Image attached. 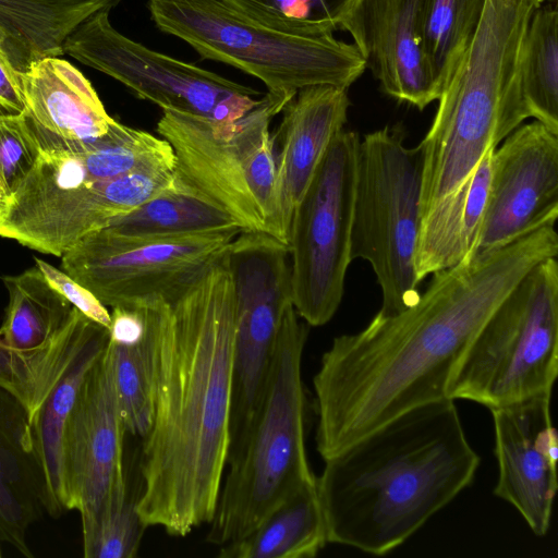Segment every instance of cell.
Returning a JSON list of instances; mask_svg holds the SVG:
<instances>
[{"instance_id":"6da1fadb","label":"cell","mask_w":558,"mask_h":558,"mask_svg":"<svg viewBox=\"0 0 558 558\" xmlns=\"http://www.w3.org/2000/svg\"><path fill=\"white\" fill-rule=\"evenodd\" d=\"M558 254L555 226L436 271L408 308L336 337L313 378L316 448L329 459L396 416L447 398L457 364L537 264Z\"/></svg>"},{"instance_id":"7a4b0ae2","label":"cell","mask_w":558,"mask_h":558,"mask_svg":"<svg viewBox=\"0 0 558 558\" xmlns=\"http://www.w3.org/2000/svg\"><path fill=\"white\" fill-rule=\"evenodd\" d=\"M227 253L171 302L143 298L154 410L137 511L147 527L171 536L210 522L227 468L234 353Z\"/></svg>"},{"instance_id":"3957f363","label":"cell","mask_w":558,"mask_h":558,"mask_svg":"<svg viewBox=\"0 0 558 558\" xmlns=\"http://www.w3.org/2000/svg\"><path fill=\"white\" fill-rule=\"evenodd\" d=\"M478 465L454 400L396 416L325 460L316 485L328 543L392 551L470 486Z\"/></svg>"},{"instance_id":"277c9868","label":"cell","mask_w":558,"mask_h":558,"mask_svg":"<svg viewBox=\"0 0 558 558\" xmlns=\"http://www.w3.org/2000/svg\"><path fill=\"white\" fill-rule=\"evenodd\" d=\"M536 0H486L478 27L463 52L424 140L422 202L453 199L483 156L525 120L520 60Z\"/></svg>"},{"instance_id":"5b68a950","label":"cell","mask_w":558,"mask_h":558,"mask_svg":"<svg viewBox=\"0 0 558 558\" xmlns=\"http://www.w3.org/2000/svg\"><path fill=\"white\" fill-rule=\"evenodd\" d=\"M308 325L293 304L284 312L258 403L228 472L206 542L216 546L248 534L276 506L316 482L305 449L306 396L302 356Z\"/></svg>"},{"instance_id":"8992f818","label":"cell","mask_w":558,"mask_h":558,"mask_svg":"<svg viewBox=\"0 0 558 558\" xmlns=\"http://www.w3.org/2000/svg\"><path fill=\"white\" fill-rule=\"evenodd\" d=\"M295 94L267 92L232 122L162 111L157 133L175 157L174 180L228 215L242 231L288 245L281 227L270 124Z\"/></svg>"},{"instance_id":"52a82bcc","label":"cell","mask_w":558,"mask_h":558,"mask_svg":"<svg viewBox=\"0 0 558 558\" xmlns=\"http://www.w3.org/2000/svg\"><path fill=\"white\" fill-rule=\"evenodd\" d=\"M151 20L204 59L260 80L268 92L296 94L314 85L349 88L366 70L354 44L332 34L303 36L263 25L222 0H149Z\"/></svg>"},{"instance_id":"ba28073f","label":"cell","mask_w":558,"mask_h":558,"mask_svg":"<svg viewBox=\"0 0 558 558\" xmlns=\"http://www.w3.org/2000/svg\"><path fill=\"white\" fill-rule=\"evenodd\" d=\"M558 374V264L531 269L499 304L457 364L447 398L489 410L551 393Z\"/></svg>"},{"instance_id":"9c48e42d","label":"cell","mask_w":558,"mask_h":558,"mask_svg":"<svg viewBox=\"0 0 558 558\" xmlns=\"http://www.w3.org/2000/svg\"><path fill=\"white\" fill-rule=\"evenodd\" d=\"M423 157L404 144L400 126L360 141L351 233V259L369 263L381 290L380 315H393L420 298L415 255L421 229Z\"/></svg>"},{"instance_id":"30bf717a","label":"cell","mask_w":558,"mask_h":558,"mask_svg":"<svg viewBox=\"0 0 558 558\" xmlns=\"http://www.w3.org/2000/svg\"><path fill=\"white\" fill-rule=\"evenodd\" d=\"M173 169L143 168L110 180H90L72 151L40 146L35 165L7 199L0 236L61 257L87 234L171 186Z\"/></svg>"},{"instance_id":"8fae6325","label":"cell","mask_w":558,"mask_h":558,"mask_svg":"<svg viewBox=\"0 0 558 558\" xmlns=\"http://www.w3.org/2000/svg\"><path fill=\"white\" fill-rule=\"evenodd\" d=\"M360 141L353 131L336 134L292 215L288 236L292 303L308 326L327 324L342 301L352 262Z\"/></svg>"},{"instance_id":"7c38bea8","label":"cell","mask_w":558,"mask_h":558,"mask_svg":"<svg viewBox=\"0 0 558 558\" xmlns=\"http://www.w3.org/2000/svg\"><path fill=\"white\" fill-rule=\"evenodd\" d=\"M239 227L173 235H124L108 228L87 234L61 256L64 272L105 306L149 295L171 302L218 262Z\"/></svg>"},{"instance_id":"4fadbf2b","label":"cell","mask_w":558,"mask_h":558,"mask_svg":"<svg viewBox=\"0 0 558 558\" xmlns=\"http://www.w3.org/2000/svg\"><path fill=\"white\" fill-rule=\"evenodd\" d=\"M101 10L64 40L63 52L121 82L162 111L232 122L258 102V90L151 50L119 33Z\"/></svg>"},{"instance_id":"5bb4252c","label":"cell","mask_w":558,"mask_h":558,"mask_svg":"<svg viewBox=\"0 0 558 558\" xmlns=\"http://www.w3.org/2000/svg\"><path fill=\"white\" fill-rule=\"evenodd\" d=\"M227 255L234 290L229 454L250 425L284 312L293 303L287 244L265 232L242 231Z\"/></svg>"},{"instance_id":"9a60e30c","label":"cell","mask_w":558,"mask_h":558,"mask_svg":"<svg viewBox=\"0 0 558 558\" xmlns=\"http://www.w3.org/2000/svg\"><path fill=\"white\" fill-rule=\"evenodd\" d=\"M558 217V134L519 125L494 149L487 206L473 255L508 245Z\"/></svg>"},{"instance_id":"2e32d148","label":"cell","mask_w":558,"mask_h":558,"mask_svg":"<svg viewBox=\"0 0 558 558\" xmlns=\"http://www.w3.org/2000/svg\"><path fill=\"white\" fill-rule=\"evenodd\" d=\"M125 434L108 343L83 380L63 438L65 510L80 512L83 533L99 521L125 474Z\"/></svg>"},{"instance_id":"e0dca14e","label":"cell","mask_w":558,"mask_h":558,"mask_svg":"<svg viewBox=\"0 0 558 558\" xmlns=\"http://www.w3.org/2000/svg\"><path fill=\"white\" fill-rule=\"evenodd\" d=\"M551 393L492 409L498 478L494 493L536 536L547 534L558 487V435Z\"/></svg>"},{"instance_id":"ac0fdd59","label":"cell","mask_w":558,"mask_h":558,"mask_svg":"<svg viewBox=\"0 0 558 558\" xmlns=\"http://www.w3.org/2000/svg\"><path fill=\"white\" fill-rule=\"evenodd\" d=\"M427 3L354 0L340 24V29L351 34L381 89L420 110L438 100L423 47Z\"/></svg>"},{"instance_id":"d6986e66","label":"cell","mask_w":558,"mask_h":558,"mask_svg":"<svg viewBox=\"0 0 558 558\" xmlns=\"http://www.w3.org/2000/svg\"><path fill=\"white\" fill-rule=\"evenodd\" d=\"M349 107L347 88L314 85L300 89L282 110L272 142L278 213L287 238L293 211L331 140L343 129Z\"/></svg>"},{"instance_id":"ffe728a7","label":"cell","mask_w":558,"mask_h":558,"mask_svg":"<svg viewBox=\"0 0 558 558\" xmlns=\"http://www.w3.org/2000/svg\"><path fill=\"white\" fill-rule=\"evenodd\" d=\"M44 512L50 497L29 414L0 387V539L33 557L26 536Z\"/></svg>"},{"instance_id":"44dd1931","label":"cell","mask_w":558,"mask_h":558,"mask_svg":"<svg viewBox=\"0 0 558 558\" xmlns=\"http://www.w3.org/2000/svg\"><path fill=\"white\" fill-rule=\"evenodd\" d=\"M24 116L34 132L94 142L114 124L89 81L70 62L47 57L20 72Z\"/></svg>"},{"instance_id":"7402d4cb","label":"cell","mask_w":558,"mask_h":558,"mask_svg":"<svg viewBox=\"0 0 558 558\" xmlns=\"http://www.w3.org/2000/svg\"><path fill=\"white\" fill-rule=\"evenodd\" d=\"M121 0H0V51L17 72L47 57L63 54L68 36Z\"/></svg>"},{"instance_id":"603a6c76","label":"cell","mask_w":558,"mask_h":558,"mask_svg":"<svg viewBox=\"0 0 558 558\" xmlns=\"http://www.w3.org/2000/svg\"><path fill=\"white\" fill-rule=\"evenodd\" d=\"M109 343L107 327L93 322L63 375L32 418V428L46 473L50 515L65 510L63 474L64 430L83 380Z\"/></svg>"},{"instance_id":"cb8c5ba5","label":"cell","mask_w":558,"mask_h":558,"mask_svg":"<svg viewBox=\"0 0 558 558\" xmlns=\"http://www.w3.org/2000/svg\"><path fill=\"white\" fill-rule=\"evenodd\" d=\"M328 543L316 482L298 489L248 534L220 546L221 558H313Z\"/></svg>"},{"instance_id":"d4e9b609","label":"cell","mask_w":558,"mask_h":558,"mask_svg":"<svg viewBox=\"0 0 558 558\" xmlns=\"http://www.w3.org/2000/svg\"><path fill=\"white\" fill-rule=\"evenodd\" d=\"M93 322L73 307L66 324L39 347L21 350L0 340V387L26 408L31 423L83 343Z\"/></svg>"},{"instance_id":"484cf974","label":"cell","mask_w":558,"mask_h":558,"mask_svg":"<svg viewBox=\"0 0 558 558\" xmlns=\"http://www.w3.org/2000/svg\"><path fill=\"white\" fill-rule=\"evenodd\" d=\"M1 280L9 293L0 327L4 344L21 350L39 347L69 320L74 306L50 286L37 266Z\"/></svg>"},{"instance_id":"4316f807","label":"cell","mask_w":558,"mask_h":558,"mask_svg":"<svg viewBox=\"0 0 558 558\" xmlns=\"http://www.w3.org/2000/svg\"><path fill=\"white\" fill-rule=\"evenodd\" d=\"M39 146H58L72 151L90 180H110L143 168H174L170 144L149 132L116 121L102 137L89 142H70L48 134L36 135Z\"/></svg>"},{"instance_id":"83f0119b","label":"cell","mask_w":558,"mask_h":558,"mask_svg":"<svg viewBox=\"0 0 558 558\" xmlns=\"http://www.w3.org/2000/svg\"><path fill=\"white\" fill-rule=\"evenodd\" d=\"M524 119L534 118L558 134V11L538 7L527 25L520 60Z\"/></svg>"},{"instance_id":"f1b7e54d","label":"cell","mask_w":558,"mask_h":558,"mask_svg":"<svg viewBox=\"0 0 558 558\" xmlns=\"http://www.w3.org/2000/svg\"><path fill=\"white\" fill-rule=\"evenodd\" d=\"M232 227L238 226L228 215L174 180L171 186L116 218L107 228L124 235L144 236L199 233Z\"/></svg>"},{"instance_id":"f546056e","label":"cell","mask_w":558,"mask_h":558,"mask_svg":"<svg viewBox=\"0 0 558 558\" xmlns=\"http://www.w3.org/2000/svg\"><path fill=\"white\" fill-rule=\"evenodd\" d=\"M486 0H428L424 56L438 99L481 22Z\"/></svg>"},{"instance_id":"4dcf8cb0","label":"cell","mask_w":558,"mask_h":558,"mask_svg":"<svg viewBox=\"0 0 558 558\" xmlns=\"http://www.w3.org/2000/svg\"><path fill=\"white\" fill-rule=\"evenodd\" d=\"M109 347L113 385L125 432L143 439L150 429L154 410L148 322L146 336L140 343L122 345L109 340Z\"/></svg>"},{"instance_id":"1f68e13d","label":"cell","mask_w":558,"mask_h":558,"mask_svg":"<svg viewBox=\"0 0 558 558\" xmlns=\"http://www.w3.org/2000/svg\"><path fill=\"white\" fill-rule=\"evenodd\" d=\"M250 19L294 35L319 36L340 29L354 0H222Z\"/></svg>"},{"instance_id":"d6a6232c","label":"cell","mask_w":558,"mask_h":558,"mask_svg":"<svg viewBox=\"0 0 558 558\" xmlns=\"http://www.w3.org/2000/svg\"><path fill=\"white\" fill-rule=\"evenodd\" d=\"M140 481L131 488L126 472L116 485L96 525L83 533L86 558H134L147 526L137 511Z\"/></svg>"},{"instance_id":"836d02e7","label":"cell","mask_w":558,"mask_h":558,"mask_svg":"<svg viewBox=\"0 0 558 558\" xmlns=\"http://www.w3.org/2000/svg\"><path fill=\"white\" fill-rule=\"evenodd\" d=\"M40 146L24 113H0V187L8 197L35 165Z\"/></svg>"},{"instance_id":"e575fe53","label":"cell","mask_w":558,"mask_h":558,"mask_svg":"<svg viewBox=\"0 0 558 558\" xmlns=\"http://www.w3.org/2000/svg\"><path fill=\"white\" fill-rule=\"evenodd\" d=\"M495 148H490L483 156L464 194L461 236L463 259L472 256L484 219L492 177V156Z\"/></svg>"},{"instance_id":"d590c367","label":"cell","mask_w":558,"mask_h":558,"mask_svg":"<svg viewBox=\"0 0 558 558\" xmlns=\"http://www.w3.org/2000/svg\"><path fill=\"white\" fill-rule=\"evenodd\" d=\"M36 266L47 281L75 308L89 319L109 328L110 313L88 289L83 287L66 272L59 270L44 259L35 257Z\"/></svg>"},{"instance_id":"8d00e7d4","label":"cell","mask_w":558,"mask_h":558,"mask_svg":"<svg viewBox=\"0 0 558 558\" xmlns=\"http://www.w3.org/2000/svg\"><path fill=\"white\" fill-rule=\"evenodd\" d=\"M25 110L20 87V72L14 70L0 51V113H23Z\"/></svg>"},{"instance_id":"74e56055","label":"cell","mask_w":558,"mask_h":558,"mask_svg":"<svg viewBox=\"0 0 558 558\" xmlns=\"http://www.w3.org/2000/svg\"><path fill=\"white\" fill-rule=\"evenodd\" d=\"M5 205H7V197H5V196H4V194L0 191V219H1L2 214H3V211H4Z\"/></svg>"},{"instance_id":"f35d334b","label":"cell","mask_w":558,"mask_h":558,"mask_svg":"<svg viewBox=\"0 0 558 558\" xmlns=\"http://www.w3.org/2000/svg\"><path fill=\"white\" fill-rule=\"evenodd\" d=\"M537 1V5L541 7L543 5V3L546 1V0H536Z\"/></svg>"},{"instance_id":"ab89813d","label":"cell","mask_w":558,"mask_h":558,"mask_svg":"<svg viewBox=\"0 0 558 558\" xmlns=\"http://www.w3.org/2000/svg\"><path fill=\"white\" fill-rule=\"evenodd\" d=\"M0 191H1V187H0ZM2 192V191H1ZM3 193V192H2ZM5 196V195H4Z\"/></svg>"},{"instance_id":"60d3db41","label":"cell","mask_w":558,"mask_h":558,"mask_svg":"<svg viewBox=\"0 0 558 558\" xmlns=\"http://www.w3.org/2000/svg\"><path fill=\"white\" fill-rule=\"evenodd\" d=\"M0 557H1V551H0Z\"/></svg>"}]
</instances>
